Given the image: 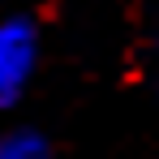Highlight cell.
I'll return each instance as SVG.
<instances>
[{
    "label": "cell",
    "instance_id": "cell-2",
    "mask_svg": "<svg viewBox=\"0 0 159 159\" xmlns=\"http://www.w3.org/2000/svg\"><path fill=\"white\" fill-rule=\"evenodd\" d=\"M0 159H52L48 155V142L39 138V133H9V138H0Z\"/></svg>",
    "mask_w": 159,
    "mask_h": 159
},
{
    "label": "cell",
    "instance_id": "cell-1",
    "mask_svg": "<svg viewBox=\"0 0 159 159\" xmlns=\"http://www.w3.org/2000/svg\"><path fill=\"white\" fill-rule=\"evenodd\" d=\"M34 52H39V30L26 17L0 22V107L17 103L34 73Z\"/></svg>",
    "mask_w": 159,
    "mask_h": 159
}]
</instances>
